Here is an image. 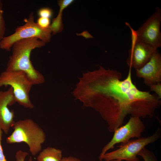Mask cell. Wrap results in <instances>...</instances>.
Listing matches in <instances>:
<instances>
[{"instance_id":"cell-1","label":"cell","mask_w":161,"mask_h":161,"mask_svg":"<svg viewBox=\"0 0 161 161\" xmlns=\"http://www.w3.org/2000/svg\"><path fill=\"white\" fill-rule=\"evenodd\" d=\"M88 73V97L81 100L94 109L114 132L123 125L128 115L140 118L152 117L160 104L157 95L137 89L132 80L131 69L121 80V73L115 70L99 68Z\"/></svg>"},{"instance_id":"cell-2","label":"cell","mask_w":161,"mask_h":161,"mask_svg":"<svg viewBox=\"0 0 161 161\" xmlns=\"http://www.w3.org/2000/svg\"><path fill=\"white\" fill-rule=\"evenodd\" d=\"M45 44L37 38L23 39L15 42L12 47V55L7 63L6 70L23 72L33 85L44 83V77L34 67L30 56L33 49L40 48Z\"/></svg>"},{"instance_id":"cell-3","label":"cell","mask_w":161,"mask_h":161,"mask_svg":"<svg viewBox=\"0 0 161 161\" xmlns=\"http://www.w3.org/2000/svg\"><path fill=\"white\" fill-rule=\"evenodd\" d=\"M13 127V131L6 139L7 143H25L32 156L42 150V145L46 140V136L35 122L30 119L21 120L15 122Z\"/></svg>"},{"instance_id":"cell-4","label":"cell","mask_w":161,"mask_h":161,"mask_svg":"<svg viewBox=\"0 0 161 161\" xmlns=\"http://www.w3.org/2000/svg\"><path fill=\"white\" fill-rule=\"evenodd\" d=\"M52 33L50 28H42L35 22L33 13L32 12L24 24L18 27L13 33L4 37L0 41V48L9 51L17 41L33 38H37L46 43L50 41Z\"/></svg>"},{"instance_id":"cell-5","label":"cell","mask_w":161,"mask_h":161,"mask_svg":"<svg viewBox=\"0 0 161 161\" xmlns=\"http://www.w3.org/2000/svg\"><path fill=\"white\" fill-rule=\"evenodd\" d=\"M161 136V131L158 128L152 135L143 137L134 140H130L118 146L119 148L109 152H106L99 157V160L105 161L118 160L126 161H140L137 157L139 152L149 144L158 140Z\"/></svg>"},{"instance_id":"cell-6","label":"cell","mask_w":161,"mask_h":161,"mask_svg":"<svg viewBox=\"0 0 161 161\" xmlns=\"http://www.w3.org/2000/svg\"><path fill=\"white\" fill-rule=\"evenodd\" d=\"M33 85L23 71L5 70L0 75V87L10 86L13 89L16 102L27 108L32 109L34 107L29 97Z\"/></svg>"},{"instance_id":"cell-7","label":"cell","mask_w":161,"mask_h":161,"mask_svg":"<svg viewBox=\"0 0 161 161\" xmlns=\"http://www.w3.org/2000/svg\"><path fill=\"white\" fill-rule=\"evenodd\" d=\"M145 126L140 118L131 116L128 122L116 129L110 141L102 148L99 157L104 154L109 149H113L117 144L125 143L132 138L141 137Z\"/></svg>"},{"instance_id":"cell-8","label":"cell","mask_w":161,"mask_h":161,"mask_svg":"<svg viewBox=\"0 0 161 161\" xmlns=\"http://www.w3.org/2000/svg\"><path fill=\"white\" fill-rule=\"evenodd\" d=\"M161 10L157 7L154 12L136 31L138 39L157 49L161 47Z\"/></svg>"},{"instance_id":"cell-9","label":"cell","mask_w":161,"mask_h":161,"mask_svg":"<svg viewBox=\"0 0 161 161\" xmlns=\"http://www.w3.org/2000/svg\"><path fill=\"white\" fill-rule=\"evenodd\" d=\"M131 45L126 60L129 68L139 69L148 62L154 54L158 50L139 40L136 31L131 29Z\"/></svg>"},{"instance_id":"cell-10","label":"cell","mask_w":161,"mask_h":161,"mask_svg":"<svg viewBox=\"0 0 161 161\" xmlns=\"http://www.w3.org/2000/svg\"><path fill=\"white\" fill-rule=\"evenodd\" d=\"M16 102L12 87L7 91H0V127L6 134L8 133L15 123L14 112L13 110H10L8 106Z\"/></svg>"},{"instance_id":"cell-11","label":"cell","mask_w":161,"mask_h":161,"mask_svg":"<svg viewBox=\"0 0 161 161\" xmlns=\"http://www.w3.org/2000/svg\"><path fill=\"white\" fill-rule=\"evenodd\" d=\"M136 76L143 79L148 86L161 82V55L157 50L149 61L140 68L136 70Z\"/></svg>"},{"instance_id":"cell-12","label":"cell","mask_w":161,"mask_h":161,"mask_svg":"<svg viewBox=\"0 0 161 161\" xmlns=\"http://www.w3.org/2000/svg\"><path fill=\"white\" fill-rule=\"evenodd\" d=\"M62 152L60 149L48 147L41 150L37 158V161H61Z\"/></svg>"},{"instance_id":"cell-13","label":"cell","mask_w":161,"mask_h":161,"mask_svg":"<svg viewBox=\"0 0 161 161\" xmlns=\"http://www.w3.org/2000/svg\"><path fill=\"white\" fill-rule=\"evenodd\" d=\"M64 9L59 7V10L57 16L52 19L49 28L52 32V35H55L58 33L61 32L64 29L62 22V13Z\"/></svg>"},{"instance_id":"cell-14","label":"cell","mask_w":161,"mask_h":161,"mask_svg":"<svg viewBox=\"0 0 161 161\" xmlns=\"http://www.w3.org/2000/svg\"><path fill=\"white\" fill-rule=\"evenodd\" d=\"M137 156L142 157L144 161H158L154 153L145 147L139 152Z\"/></svg>"},{"instance_id":"cell-15","label":"cell","mask_w":161,"mask_h":161,"mask_svg":"<svg viewBox=\"0 0 161 161\" xmlns=\"http://www.w3.org/2000/svg\"><path fill=\"white\" fill-rule=\"evenodd\" d=\"M3 4L0 0V41L4 37L6 27L3 15Z\"/></svg>"},{"instance_id":"cell-16","label":"cell","mask_w":161,"mask_h":161,"mask_svg":"<svg viewBox=\"0 0 161 161\" xmlns=\"http://www.w3.org/2000/svg\"><path fill=\"white\" fill-rule=\"evenodd\" d=\"M38 14L39 17H44L48 18H51L53 14L52 10L48 7L42 8L39 10Z\"/></svg>"},{"instance_id":"cell-17","label":"cell","mask_w":161,"mask_h":161,"mask_svg":"<svg viewBox=\"0 0 161 161\" xmlns=\"http://www.w3.org/2000/svg\"><path fill=\"white\" fill-rule=\"evenodd\" d=\"M37 23L42 28H49L50 25V20L49 18L39 17L38 19Z\"/></svg>"},{"instance_id":"cell-18","label":"cell","mask_w":161,"mask_h":161,"mask_svg":"<svg viewBox=\"0 0 161 161\" xmlns=\"http://www.w3.org/2000/svg\"><path fill=\"white\" fill-rule=\"evenodd\" d=\"M150 91L155 92L158 98H161V83L159 82L150 85L149 86Z\"/></svg>"},{"instance_id":"cell-19","label":"cell","mask_w":161,"mask_h":161,"mask_svg":"<svg viewBox=\"0 0 161 161\" xmlns=\"http://www.w3.org/2000/svg\"><path fill=\"white\" fill-rule=\"evenodd\" d=\"M28 154L27 152L18 150L15 154L16 161H25V158Z\"/></svg>"},{"instance_id":"cell-20","label":"cell","mask_w":161,"mask_h":161,"mask_svg":"<svg viewBox=\"0 0 161 161\" xmlns=\"http://www.w3.org/2000/svg\"><path fill=\"white\" fill-rule=\"evenodd\" d=\"M73 0H60L57 1L59 7H61L64 9L67 8L73 2Z\"/></svg>"},{"instance_id":"cell-21","label":"cell","mask_w":161,"mask_h":161,"mask_svg":"<svg viewBox=\"0 0 161 161\" xmlns=\"http://www.w3.org/2000/svg\"><path fill=\"white\" fill-rule=\"evenodd\" d=\"M2 134L3 131L0 127V161H7L4 154L1 144Z\"/></svg>"},{"instance_id":"cell-22","label":"cell","mask_w":161,"mask_h":161,"mask_svg":"<svg viewBox=\"0 0 161 161\" xmlns=\"http://www.w3.org/2000/svg\"><path fill=\"white\" fill-rule=\"evenodd\" d=\"M78 36H81L86 39L93 38V37L87 30H84L80 33H76Z\"/></svg>"},{"instance_id":"cell-23","label":"cell","mask_w":161,"mask_h":161,"mask_svg":"<svg viewBox=\"0 0 161 161\" xmlns=\"http://www.w3.org/2000/svg\"><path fill=\"white\" fill-rule=\"evenodd\" d=\"M61 161H81L79 158L72 156L63 157Z\"/></svg>"},{"instance_id":"cell-24","label":"cell","mask_w":161,"mask_h":161,"mask_svg":"<svg viewBox=\"0 0 161 161\" xmlns=\"http://www.w3.org/2000/svg\"><path fill=\"white\" fill-rule=\"evenodd\" d=\"M98 161H103L102 160H99ZM109 161H122L120 160H110Z\"/></svg>"},{"instance_id":"cell-25","label":"cell","mask_w":161,"mask_h":161,"mask_svg":"<svg viewBox=\"0 0 161 161\" xmlns=\"http://www.w3.org/2000/svg\"><path fill=\"white\" fill-rule=\"evenodd\" d=\"M28 161H33L32 159L31 156H30Z\"/></svg>"}]
</instances>
